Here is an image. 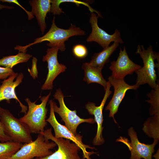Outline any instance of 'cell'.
<instances>
[{
	"mask_svg": "<svg viewBox=\"0 0 159 159\" xmlns=\"http://www.w3.org/2000/svg\"><path fill=\"white\" fill-rule=\"evenodd\" d=\"M54 17L52 21L51 27L48 31L43 36L34 39V42L25 46H16L15 49L19 52H26L27 49L30 46L44 41H48L47 46L57 47L61 51L66 49L65 42L69 38L74 36L84 35L85 32L80 27L72 25L68 29H64L58 27L55 23Z\"/></svg>",
	"mask_w": 159,
	"mask_h": 159,
	"instance_id": "cell-1",
	"label": "cell"
},
{
	"mask_svg": "<svg viewBox=\"0 0 159 159\" xmlns=\"http://www.w3.org/2000/svg\"><path fill=\"white\" fill-rule=\"evenodd\" d=\"M51 94L50 92L47 95L42 97L39 104H36L37 101L33 102L28 98L25 99L28 104V110L26 113L19 119L27 126L31 133L39 134L44 131L47 125L46 118L48 110L46 105Z\"/></svg>",
	"mask_w": 159,
	"mask_h": 159,
	"instance_id": "cell-2",
	"label": "cell"
},
{
	"mask_svg": "<svg viewBox=\"0 0 159 159\" xmlns=\"http://www.w3.org/2000/svg\"><path fill=\"white\" fill-rule=\"evenodd\" d=\"M136 53L139 54L142 59L143 66L135 72L137 75L136 85L148 84L152 89L155 88L159 84L156 82L157 76L155 68L157 66L155 63V59H159L158 53L153 50L150 45L145 49L143 45H138Z\"/></svg>",
	"mask_w": 159,
	"mask_h": 159,
	"instance_id": "cell-3",
	"label": "cell"
},
{
	"mask_svg": "<svg viewBox=\"0 0 159 159\" xmlns=\"http://www.w3.org/2000/svg\"><path fill=\"white\" fill-rule=\"evenodd\" d=\"M0 115L5 132L11 141L21 143L32 141L27 126L15 117L8 110L0 107Z\"/></svg>",
	"mask_w": 159,
	"mask_h": 159,
	"instance_id": "cell-4",
	"label": "cell"
},
{
	"mask_svg": "<svg viewBox=\"0 0 159 159\" xmlns=\"http://www.w3.org/2000/svg\"><path fill=\"white\" fill-rule=\"evenodd\" d=\"M57 146L54 142H49L42 134H39L34 140L23 144L14 154L7 159H32L44 157L52 153L51 150Z\"/></svg>",
	"mask_w": 159,
	"mask_h": 159,
	"instance_id": "cell-5",
	"label": "cell"
},
{
	"mask_svg": "<svg viewBox=\"0 0 159 159\" xmlns=\"http://www.w3.org/2000/svg\"><path fill=\"white\" fill-rule=\"evenodd\" d=\"M53 101H49L50 105V115L48 118L46 120L53 127L54 132V137L56 138H63L69 140L76 144L82 150L83 158L86 159H91L90 156L96 152H88L87 149H95V147L85 144L82 141V136L80 134L75 135L65 125L60 124L55 117L53 107Z\"/></svg>",
	"mask_w": 159,
	"mask_h": 159,
	"instance_id": "cell-6",
	"label": "cell"
},
{
	"mask_svg": "<svg viewBox=\"0 0 159 159\" xmlns=\"http://www.w3.org/2000/svg\"><path fill=\"white\" fill-rule=\"evenodd\" d=\"M65 97L60 89H57L54 95V98L57 100L59 105L58 107L56 102L53 101L54 111L57 113L64 122L65 126L72 132L75 135L77 134V129L81 123L86 122L93 124L95 122L93 118L83 119L77 114L76 111L69 110L66 105L64 101Z\"/></svg>",
	"mask_w": 159,
	"mask_h": 159,
	"instance_id": "cell-7",
	"label": "cell"
},
{
	"mask_svg": "<svg viewBox=\"0 0 159 159\" xmlns=\"http://www.w3.org/2000/svg\"><path fill=\"white\" fill-rule=\"evenodd\" d=\"M40 134L46 139L54 142L57 146L58 148L49 155L32 159H85L80 156L79 151L80 149L76 144L63 138H56L52 134L51 128L44 130Z\"/></svg>",
	"mask_w": 159,
	"mask_h": 159,
	"instance_id": "cell-8",
	"label": "cell"
},
{
	"mask_svg": "<svg viewBox=\"0 0 159 159\" xmlns=\"http://www.w3.org/2000/svg\"><path fill=\"white\" fill-rule=\"evenodd\" d=\"M128 135L131 142L125 138L120 137L116 141L122 143L128 148L131 152L130 159H152L153 154L154 152V148L158 140H154L151 144H145L140 143L138 140L137 134L132 127L128 130Z\"/></svg>",
	"mask_w": 159,
	"mask_h": 159,
	"instance_id": "cell-9",
	"label": "cell"
},
{
	"mask_svg": "<svg viewBox=\"0 0 159 159\" xmlns=\"http://www.w3.org/2000/svg\"><path fill=\"white\" fill-rule=\"evenodd\" d=\"M99 17L95 12L91 13L89 21L92 30L86 41L88 42H95L103 49L108 47L112 42L123 43V41L121 37L120 32L119 30L116 29L113 34H110L98 26L97 21Z\"/></svg>",
	"mask_w": 159,
	"mask_h": 159,
	"instance_id": "cell-10",
	"label": "cell"
},
{
	"mask_svg": "<svg viewBox=\"0 0 159 159\" xmlns=\"http://www.w3.org/2000/svg\"><path fill=\"white\" fill-rule=\"evenodd\" d=\"M59 48L52 47L47 49L46 54L42 58L43 62H47L48 73L46 80L42 85L43 90H51L53 87V82L60 73L65 71L67 67L64 65L60 64L57 59V54Z\"/></svg>",
	"mask_w": 159,
	"mask_h": 159,
	"instance_id": "cell-11",
	"label": "cell"
},
{
	"mask_svg": "<svg viewBox=\"0 0 159 159\" xmlns=\"http://www.w3.org/2000/svg\"><path fill=\"white\" fill-rule=\"evenodd\" d=\"M124 79L114 78L111 76L108 77V81L114 88V93L112 99L106 107L105 110L110 111L109 117H112L117 123L114 115L117 112L119 106L124 97L126 92L129 90H136L139 87L135 84L131 85L127 84Z\"/></svg>",
	"mask_w": 159,
	"mask_h": 159,
	"instance_id": "cell-12",
	"label": "cell"
},
{
	"mask_svg": "<svg viewBox=\"0 0 159 159\" xmlns=\"http://www.w3.org/2000/svg\"><path fill=\"white\" fill-rule=\"evenodd\" d=\"M141 67L140 65L135 63L130 59L124 46L123 50L120 48L117 60L111 62L109 68L112 71V77L123 79L127 75L132 74Z\"/></svg>",
	"mask_w": 159,
	"mask_h": 159,
	"instance_id": "cell-13",
	"label": "cell"
},
{
	"mask_svg": "<svg viewBox=\"0 0 159 159\" xmlns=\"http://www.w3.org/2000/svg\"><path fill=\"white\" fill-rule=\"evenodd\" d=\"M111 86L108 81L105 94L100 106H96L95 103L92 102H89L85 105L86 108L89 113L94 116V120L97 125V133L92 142L94 145H101L105 142L102 135L103 128L102 126L103 121L102 110L107 98L112 92L110 90Z\"/></svg>",
	"mask_w": 159,
	"mask_h": 159,
	"instance_id": "cell-14",
	"label": "cell"
},
{
	"mask_svg": "<svg viewBox=\"0 0 159 159\" xmlns=\"http://www.w3.org/2000/svg\"><path fill=\"white\" fill-rule=\"evenodd\" d=\"M24 77L22 73L18 74L16 72L1 82L2 84L0 85V102L5 100L8 103H9L10 100L14 99L19 102L21 107L20 112L26 114L28 107L19 100L15 91L16 87L22 82Z\"/></svg>",
	"mask_w": 159,
	"mask_h": 159,
	"instance_id": "cell-15",
	"label": "cell"
},
{
	"mask_svg": "<svg viewBox=\"0 0 159 159\" xmlns=\"http://www.w3.org/2000/svg\"><path fill=\"white\" fill-rule=\"evenodd\" d=\"M29 2L32 7L31 12L35 16L40 31L44 34L46 28L45 18L50 11L51 0H32Z\"/></svg>",
	"mask_w": 159,
	"mask_h": 159,
	"instance_id": "cell-16",
	"label": "cell"
},
{
	"mask_svg": "<svg viewBox=\"0 0 159 159\" xmlns=\"http://www.w3.org/2000/svg\"><path fill=\"white\" fill-rule=\"evenodd\" d=\"M82 67L84 71V81L88 84L96 83L102 85L105 90L107 85V82L103 78L101 71L93 66L89 63H84Z\"/></svg>",
	"mask_w": 159,
	"mask_h": 159,
	"instance_id": "cell-17",
	"label": "cell"
},
{
	"mask_svg": "<svg viewBox=\"0 0 159 159\" xmlns=\"http://www.w3.org/2000/svg\"><path fill=\"white\" fill-rule=\"evenodd\" d=\"M119 43L114 42L110 46L103 49L101 52L95 53L89 63L95 67L102 70L105 64L107 63L112 54L119 45Z\"/></svg>",
	"mask_w": 159,
	"mask_h": 159,
	"instance_id": "cell-18",
	"label": "cell"
},
{
	"mask_svg": "<svg viewBox=\"0 0 159 159\" xmlns=\"http://www.w3.org/2000/svg\"><path fill=\"white\" fill-rule=\"evenodd\" d=\"M32 55L26 52H19L16 55L3 57L0 59V66L10 69L17 64L27 62Z\"/></svg>",
	"mask_w": 159,
	"mask_h": 159,
	"instance_id": "cell-19",
	"label": "cell"
},
{
	"mask_svg": "<svg viewBox=\"0 0 159 159\" xmlns=\"http://www.w3.org/2000/svg\"><path fill=\"white\" fill-rule=\"evenodd\" d=\"M23 143L11 140L0 142V159H7L14 154L22 147Z\"/></svg>",
	"mask_w": 159,
	"mask_h": 159,
	"instance_id": "cell-20",
	"label": "cell"
},
{
	"mask_svg": "<svg viewBox=\"0 0 159 159\" xmlns=\"http://www.w3.org/2000/svg\"><path fill=\"white\" fill-rule=\"evenodd\" d=\"M159 115L149 118L143 125V130L149 137L159 140Z\"/></svg>",
	"mask_w": 159,
	"mask_h": 159,
	"instance_id": "cell-21",
	"label": "cell"
},
{
	"mask_svg": "<svg viewBox=\"0 0 159 159\" xmlns=\"http://www.w3.org/2000/svg\"><path fill=\"white\" fill-rule=\"evenodd\" d=\"M70 2L75 3L77 6L80 5H83L87 6L89 10L91 13L95 12L99 15V12L93 9L88 3L84 1H78L76 0H51V8L50 12L54 15H59L64 13L62 9L59 6L60 4L63 3Z\"/></svg>",
	"mask_w": 159,
	"mask_h": 159,
	"instance_id": "cell-22",
	"label": "cell"
},
{
	"mask_svg": "<svg viewBox=\"0 0 159 159\" xmlns=\"http://www.w3.org/2000/svg\"><path fill=\"white\" fill-rule=\"evenodd\" d=\"M150 100L146 101L150 104V113L151 115L159 114V86L158 85L148 95Z\"/></svg>",
	"mask_w": 159,
	"mask_h": 159,
	"instance_id": "cell-23",
	"label": "cell"
},
{
	"mask_svg": "<svg viewBox=\"0 0 159 159\" xmlns=\"http://www.w3.org/2000/svg\"><path fill=\"white\" fill-rule=\"evenodd\" d=\"M72 52L77 57L82 59L85 57L88 54V50L86 47L81 44L74 45L72 48Z\"/></svg>",
	"mask_w": 159,
	"mask_h": 159,
	"instance_id": "cell-24",
	"label": "cell"
},
{
	"mask_svg": "<svg viewBox=\"0 0 159 159\" xmlns=\"http://www.w3.org/2000/svg\"><path fill=\"white\" fill-rule=\"evenodd\" d=\"M15 73L12 69L0 66V80H4Z\"/></svg>",
	"mask_w": 159,
	"mask_h": 159,
	"instance_id": "cell-25",
	"label": "cell"
},
{
	"mask_svg": "<svg viewBox=\"0 0 159 159\" xmlns=\"http://www.w3.org/2000/svg\"><path fill=\"white\" fill-rule=\"evenodd\" d=\"M10 140H11L10 138L5 132L0 115V142H4Z\"/></svg>",
	"mask_w": 159,
	"mask_h": 159,
	"instance_id": "cell-26",
	"label": "cell"
},
{
	"mask_svg": "<svg viewBox=\"0 0 159 159\" xmlns=\"http://www.w3.org/2000/svg\"><path fill=\"white\" fill-rule=\"evenodd\" d=\"M37 59L35 57H33L32 60V67L31 70L29 71L30 75L33 78L35 79L37 77L38 71L37 68Z\"/></svg>",
	"mask_w": 159,
	"mask_h": 159,
	"instance_id": "cell-27",
	"label": "cell"
},
{
	"mask_svg": "<svg viewBox=\"0 0 159 159\" xmlns=\"http://www.w3.org/2000/svg\"><path fill=\"white\" fill-rule=\"evenodd\" d=\"M0 1L3 2H7L9 3H13L18 5L27 14L28 19L29 20H31L34 18V15L32 14L31 11H29L26 10L20 4L18 1L16 0H1Z\"/></svg>",
	"mask_w": 159,
	"mask_h": 159,
	"instance_id": "cell-28",
	"label": "cell"
},
{
	"mask_svg": "<svg viewBox=\"0 0 159 159\" xmlns=\"http://www.w3.org/2000/svg\"><path fill=\"white\" fill-rule=\"evenodd\" d=\"M14 8L13 6H10L7 5H5L0 4V10L3 9H12Z\"/></svg>",
	"mask_w": 159,
	"mask_h": 159,
	"instance_id": "cell-29",
	"label": "cell"
}]
</instances>
